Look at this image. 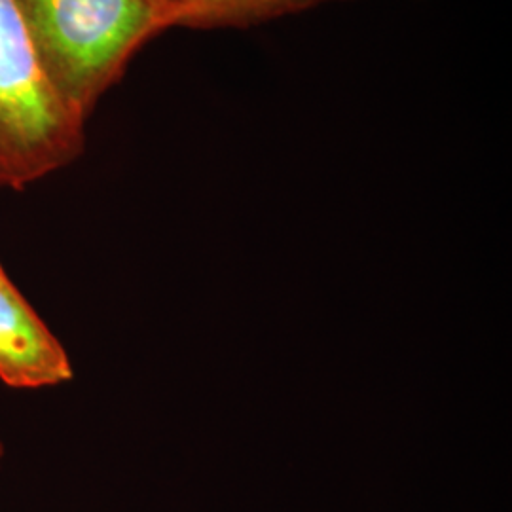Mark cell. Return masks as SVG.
<instances>
[{"instance_id": "52a82bcc", "label": "cell", "mask_w": 512, "mask_h": 512, "mask_svg": "<svg viewBox=\"0 0 512 512\" xmlns=\"http://www.w3.org/2000/svg\"><path fill=\"white\" fill-rule=\"evenodd\" d=\"M6 274V272H4V268H2V266H0V275H4Z\"/></svg>"}, {"instance_id": "8992f818", "label": "cell", "mask_w": 512, "mask_h": 512, "mask_svg": "<svg viewBox=\"0 0 512 512\" xmlns=\"http://www.w3.org/2000/svg\"><path fill=\"white\" fill-rule=\"evenodd\" d=\"M2 454H4V448H2V442H0V461H2Z\"/></svg>"}, {"instance_id": "6da1fadb", "label": "cell", "mask_w": 512, "mask_h": 512, "mask_svg": "<svg viewBox=\"0 0 512 512\" xmlns=\"http://www.w3.org/2000/svg\"><path fill=\"white\" fill-rule=\"evenodd\" d=\"M14 2L46 80L86 122L133 55L179 27V10L167 0Z\"/></svg>"}, {"instance_id": "7a4b0ae2", "label": "cell", "mask_w": 512, "mask_h": 512, "mask_svg": "<svg viewBox=\"0 0 512 512\" xmlns=\"http://www.w3.org/2000/svg\"><path fill=\"white\" fill-rule=\"evenodd\" d=\"M86 120L38 65L14 0H0V190H23L82 154Z\"/></svg>"}, {"instance_id": "277c9868", "label": "cell", "mask_w": 512, "mask_h": 512, "mask_svg": "<svg viewBox=\"0 0 512 512\" xmlns=\"http://www.w3.org/2000/svg\"><path fill=\"white\" fill-rule=\"evenodd\" d=\"M330 0H188L179 27L243 29L310 10Z\"/></svg>"}, {"instance_id": "3957f363", "label": "cell", "mask_w": 512, "mask_h": 512, "mask_svg": "<svg viewBox=\"0 0 512 512\" xmlns=\"http://www.w3.org/2000/svg\"><path fill=\"white\" fill-rule=\"evenodd\" d=\"M73 365L61 342L19 293L0 275V380L14 389L65 384Z\"/></svg>"}, {"instance_id": "5b68a950", "label": "cell", "mask_w": 512, "mask_h": 512, "mask_svg": "<svg viewBox=\"0 0 512 512\" xmlns=\"http://www.w3.org/2000/svg\"><path fill=\"white\" fill-rule=\"evenodd\" d=\"M167 2H171V4L179 10V19H181V12H183L184 4H186L188 0H167Z\"/></svg>"}]
</instances>
